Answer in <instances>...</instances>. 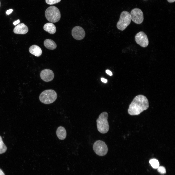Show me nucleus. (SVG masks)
<instances>
[{"mask_svg":"<svg viewBox=\"0 0 175 175\" xmlns=\"http://www.w3.org/2000/svg\"><path fill=\"white\" fill-rule=\"evenodd\" d=\"M149 106L148 101L144 96L139 95L136 96L130 104L128 110L129 114L131 115H138Z\"/></svg>","mask_w":175,"mask_h":175,"instance_id":"f257e3e1","label":"nucleus"},{"mask_svg":"<svg viewBox=\"0 0 175 175\" xmlns=\"http://www.w3.org/2000/svg\"><path fill=\"white\" fill-rule=\"evenodd\" d=\"M108 117L107 113L105 112L100 114L96 120L97 129L99 132L102 133H106L109 130Z\"/></svg>","mask_w":175,"mask_h":175,"instance_id":"f03ea898","label":"nucleus"},{"mask_svg":"<svg viewBox=\"0 0 175 175\" xmlns=\"http://www.w3.org/2000/svg\"><path fill=\"white\" fill-rule=\"evenodd\" d=\"M57 94L54 90L48 89L42 92L39 96V99L42 103L49 104L53 103L57 98Z\"/></svg>","mask_w":175,"mask_h":175,"instance_id":"7ed1b4c3","label":"nucleus"},{"mask_svg":"<svg viewBox=\"0 0 175 175\" xmlns=\"http://www.w3.org/2000/svg\"><path fill=\"white\" fill-rule=\"evenodd\" d=\"M46 19L52 23L58 22L61 18V14L58 9L54 6H51L48 7L45 13Z\"/></svg>","mask_w":175,"mask_h":175,"instance_id":"20e7f679","label":"nucleus"},{"mask_svg":"<svg viewBox=\"0 0 175 175\" xmlns=\"http://www.w3.org/2000/svg\"><path fill=\"white\" fill-rule=\"evenodd\" d=\"M131 21L130 14L128 11H123L120 14L119 20L117 24V27L119 30L123 31L129 25Z\"/></svg>","mask_w":175,"mask_h":175,"instance_id":"39448f33","label":"nucleus"},{"mask_svg":"<svg viewBox=\"0 0 175 175\" xmlns=\"http://www.w3.org/2000/svg\"><path fill=\"white\" fill-rule=\"evenodd\" d=\"M93 150L95 153L100 156L105 155L108 151L107 146L102 141L98 140L95 141L93 146Z\"/></svg>","mask_w":175,"mask_h":175,"instance_id":"423d86ee","label":"nucleus"},{"mask_svg":"<svg viewBox=\"0 0 175 175\" xmlns=\"http://www.w3.org/2000/svg\"><path fill=\"white\" fill-rule=\"evenodd\" d=\"M130 15L131 20L135 23L140 24L143 21V13L140 9L137 8L133 9L131 11Z\"/></svg>","mask_w":175,"mask_h":175,"instance_id":"0eeeda50","label":"nucleus"},{"mask_svg":"<svg viewBox=\"0 0 175 175\" xmlns=\"http://www.w3.org/2000/svg\"><path fill=\"white\" fill-rule=\"evenodd\" d=\"M136 43L143 47H146L148 45L149 41L145 33L143 31H140L137 33L135 36Z\"/></svg>","mask_w":175,"mask_h":175,"instance_id":"6e6552de","label":"nucleus"},{"mask_svg":"<svg viewBox=\"0 0 175 175\" xmlns=\"http://www.w3.org/2000/svg\"><path fill=\"white\" fill-rule=\"evenodd\" d=\"M72 35L75 39L80 40L82 39L84 37L85 33L83 28L79 26H77L72 29Z\"/></svg>","mask_w":175,"mask_h":175,"instance_id":"1a4fd4ad","label":"nucleus"},{"mask_svg":"<svg viewBox=\"0 0 175 175\" xmlns=\"http://www.w3.org/2000/svg\"><path fill=\"white\" fill-rule=\"evenodd\" d=\"M40 76L41 79L43 81L46 82H48L53 79L54 75V73L51 70L48 69H45L41 71Z\"/></svg>","mask_w":175,"mask_h":175,"instance_id":"9d476101","label":"nucleus"},{"mask_svg":"<svg viewBox=\"0 0 175 175\" xmlns=\"http://www.w3.org/2000/svg\"><path fill=\"white\" fill-rule=\"evenodd\" d=\"M28 31L27 26L23 23L16 26L13 30L14 32L16 34H23L27 33Z\"/></svg>","mask_w":175,"mask_h":175,"instance_id":"9b49d317","label":"nucleus"},{"mask_svg":"<svg viewBox=\"0 0 175 175\" xmlns=\"http://www.w3.org/2000/svg\"><path fill=\"white\" fill-rule=\"evenodd\" d=\"M29 51L31 54L37 57L40 56L42 53L41 49L36 45H33L31 46L29 48Z\"/></svg>","mask_w":175,"mask_h":175,"instance_id":"f8f14e48","label":"nucleus"},{"mask_svg":"<svg viewBox=\"0 0 175 175\" xmlns=\"http://www.w3.org/2000/svg\"><path fill=\"white\" fill-rule=\"evenodd\" d=\"M44 30L51 34H53L56 32V29L54 24L51 23H48L45 24L43 26Z\"/></svg>","mask_w":175,"mask_h":175,"instance_id":"ddd939ff","label":"nucleus"},{"mask_svg":"<svg viewBox=\"0 0 175 175\" xmlns=\"http://www.w3.org/2000/svg\"><path fill=\"white\" fill-rule=\"evenodd\" d=\"M44 44L45 47L50 50L54 49L57 47L55 43L53 40L49 39H47L45 40Z\"/></svg>","mask_w":175,"mask_h":175,"instance_id":"4468645a","label":"nucleus"},{"mask_svg":"<svg viewBox=\"0 0 175 175\" xmlns=\"http://www.w3.org/2000/svg\"><path fill=\"white\" fill-rule=\"evenodd\" d=\"M56 134L59 139L61 140L64 139L66 136V132L65 128L62 126L59 127L57 130Z\"/></svg>","mask_w":175,"mask_h":175,"instance_id":"2eb2a0df","label":"nucleus"},{"mask_svg":"<svg viewBox=\"0 0 175 175\" xmlns=\"http://www.w3.org/2000/svg\"><path fill=\"white\" fill-rule=\"evenodd\" d=\"M7 149V147L3 143L2 138L0 136V154L5 152Z\"/></svg>","mask_w":175,"mask_h":175,"instance_id":"dca6fc26","label":"nucleus"},{"mask_svg":"<svg viewBox=\"0 0 175 175\" xmlns=\"http://www.w3.org/2000/svg\"><path fill=\"white\" fill-rule=\"evenodd\" d=\"M152 166L155 169L157 168L159 166V163L157 160L153 159L150 160L149 161Z\"/></svg>","mask_w":175,"mask_h":175,"instance_id":"f3484780","label":"nucleus"},{"mask_svg":"<svg viewBox=\"0 0 175 175\" xmlns=\"http://www.w3.org/2000/svg\"><path fill=\"white\" fill-rule=\"evenodd\" d=\"M61 0H45L46 3L49 5H52L59 2Z\"/></svg>","mask_w":175,"mask_h":175,"instance_id":"a211bd4d","label":"nucleus"},{"mask_svg":"<svg viewBox=\"0 0 175 175\" xmlns=\"http://www.w3.org/2000/svg\"><path fill=\"white\" fill-rule=\"evenodd\" d=\"M158 171L161 174H163L166 173V171L165 168L163 166H159L157 168Z\"/></svg>","mask_w":175,"mask_h":175,"instance_id":"6ab92c4d","label":"nucleus"},{"mask_svg":"<svg viewBox=\"0 0 175 175\" xmlns=\"http://www.w3.org/2000/svg\"><path fill=\"white\" fill-rule=\"evenodd\" d=\"M13 10L12 9H10L7 10L6 12V13L7 15H9L11 14L13 11Z\"/></svg>","mask_w":175,"mask_h":175,"instance_id":"aec40b11","label":"nucleus"},{"mask_svg":"<svg viewBox=\"0 0 175 175\" xmlns=\"http://www.w3.org/2000/svg\"><path fill=\"white\" fill-rule=\"evenodd\" d=\"M106 73L110 76H112V72L109 70H107L106 71Z\"/></svg>","mask_w":175,"mask_h":175,"instance_id":"412c9836","label":"nucleus"},{"mask_svg":"<svg viewBox=\"0 0 175 175\" xmlns=\"http://www.w3.org/2000/svg\"><path fill=\"white\" fill-rule=\"evenodd\" d=\"M101 81L103 82L104 83H106L107 82V80L103 78H102L101 79Z\"/></svg>","mask_w":175,"mask_h":175,"instance_id":"4be33fe9","label":"nucleus"},{"mask_svg":"<svg viewBox=\"0 0 175 175\" xmlns=\"http://www.w3.org/2000/svg\"><path fill=\"white\" fill-rule=\"evenodd\" d=\"M20 22V20H17L16 21H15L13 23V24L14 25H16L17 24H18V23H19Z\"/></svg>","mask_w":175,"mask_h":175,"instance_id":"5701e85b","label":"nucleus"},{"mask_svg":"<svg viewBox=\"0 0 175 175\" xmlns=\"http://www.w3.org/2000/svg\"><path fill=\"white\" fill-rule=\"evenodd\" d=\"M0 175H5L3 171L0 169Z\"/></svg>","mask_w":175,"mask_h":175,"instance_id":"b1692460","label":"nucleus"},{"mask_svg":"<svg viewBox=\"0 0 175 175\" xmlns=\"http://www.w3.org/2000/svg\"><path fill=\"white\" fill-rule=\"evenodd\" d=\"M167 0L168 2L170 3L173 2L175 1V0Z\"/></svg>","mask_w":175,"mask_h":175,"instance_id":"393cba45","label":"nucleus"},{"mask_svg":"<svg viewBox=\"0 0 175 175\" xmlns=\"http://www.w3.org/2000/svg\"></svg>","mask_w":175,"mask_h":175,"instance_id":"a878e982","label":"nucleus"}]
</instances>
